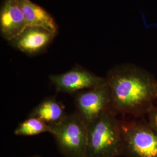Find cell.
Instances as JSON below:
<instances>
[{
  "label": "cell",
  "instance_id": "cell-11",
  "mask_svg": "<svg viewBox=\"0 0 157 157\" xmlns=\"http://www.w3.org/2000/svg\"><path fill=\"white\" fill-rule=\"evenodd\" d=\"M50 132V124L39 118L28 116L26 119L17 126L14 130V134L18 136H32Z\"/></svg>",
  "mask_w": 157,
  "mask_h": 157
},
{
  "label": "cell",
  "instance_id": "cell-13",
  "mask_svg": "<svg viewBox=\"0 0 157 157\" xmlns=\"http://www.w3.org/2000/svg\"><path fill=\"white\" fill-rule=\"evenodd\" d=\"M40 157V156H39V155H34V156H31V157Z\"/></svg>",
  "mask_w": 157,
  "mask_h": 157
},
{
  "label": "cell",
  "instance_id": "cell-2",
  "mask_svg": "<svg viewBox=\"0 0 157 157\" xmlns=\"http://www.w3.org/2000/svg\"><path fill=\"white\" fill-rule=\"evenodd\" d=\"M109 109L87 126L86 157H117L123 155L121 121Z\"/></svg>",
  "mask_w": 157,
  "mask_h": 157
},
{
  "label": "cell",
  "instance_id": "cell-5",
  "mask_svg": "<svg viewBox=\"0 0 157 157\" xmlns=\"http://www.w3.org/2000/svg\"><path fill=\"white\" fill-rule=\"evenodd\" d=\"M76 112L88 126L107 111L111 109L110 92L107 84L75 94Z\"/></svg>",
  "mask_w": 157,
  "mask_h": 157
},
{
  "label": "cell",
  "instance_id": "cell-10",
  "mask_svg": "<svg viewBox=\"0 0 157 157\" xmlns=\"http://www.w3.org/2000/svg\"><path fill=\"white\" fill-rule=\"evenodd\" d=\"M65 107L55 96L45 98L29 113V117H37L50 125L61 121L67 116Z\"/></svg>",
  "mask_w": 157,
  "mask_h": 157
},
{
  "label": "cell",
  "instance_id": "cell-1",
  "mask_svg": "<svg viewBox=\"0 0 157 157\" xmlns=\"http://www.w3.org/2000/svg\"><path fill=\"white\" fill-rule=\"evenodd\" d=\"M111 109L117 115L135 118L148 114L157 99V80L151 73L132 64L111 69L105 77Z\"/></svg>",
  "mask_w": 157,
  "mask_h": 157
},
{
  "label": "cell",
  "instance_id": "cell-4",
  "mask_svg": "<svg viewBox=\"0 0 157 157\" xmlns=\"http://www.w3.org/2000/svg\"><path fill=\"white\" fill-rule=\"evenodd\" d=\"M123 154L128 157H157V131L148 122L121 121Z\"/></svg>",
  "mask_w": 157,
  "mask_h": 157
},
{
  "label": "cell",
  "instance_id": "cell-6",
  "mask_svg": "<svg viewBox=\"0 0 157 157\" xmlns=\"http://www.w3.org/2000/svg\"><path fill=\"white\" fill-rule=\"evenodd\" d=\"M49 79L56 91L69 94L107 84L105 78L98 76L79 65L65 73L50 75Z\"/></svg>",
  "mask_w": 157,
  "mask_h": 157
},
{
  "label": "cell",
  "instance_id": "cell-9",
  "mask_svg": "<svg viewBox=\"0 0 157 157\" xmlns=\"http://www.w3.org/2000/svg\"><path fill=\"white\" fill-rule=\"evenodd\" d=\"M22 10L27 26L40 27L56 33L58 26L54 19L45 10L30 0H17Z\"/></svg>",
  "mask_w": 157,
  "mask_h": 157
},
{
  "label": "cell",
  "instance_id": "cell-7",
  "mask_svg": "<svg viewBox=\"0 0 157 157\" xmlns=\"http://www.w3.org/2000/svg\"><path fill=\"white\" fill-rule=\"evenodd\" d=\"M56 34L43 28L27 26L9 43L13 48L27 56H35L47 50Z\"/></svg>",
  "mask_w": 157,
  "mask_h": 157
},
{
  "label": "cell",
  "instance_id": "cell-3",
  "mask_svg": "<svg viewBox=\"0 0 157 157\" xmlns=\"http://www.w3.org/2000/svg\"><path fill=\"white\" fill-rule=\"evenodd\" d=\"M59 151L65 157H86L87 125L76 112L50 125Z\"/></svg>",
  "mask_w": 157,
  "mask_h": 157
},
{
  "label": "cell",
  "instance_id": "cell-12",
  "mask_svg": "<svg viewBox=\"0 0 157 157\" xmlns=\"http://www.w3.org/2000/svg\"><path fill=\"white\" fill-rule=\"evenodd\" d=\"M148 123L157 131V107H154L148 112Z\"/></svg>",
  "mask_w": 157,
  "mask_h": 157
},
{
  "label": "cell",
  "instance_id": "cell-8",
  "mask_svg": "<svg viewBox=\"0 0 157 157\" xmlns=\"http://www.w3.org/2000/svg\"><path fill=\"white\" fill-rule=\"evenodd\" d=\"M27 27L22 8L17 0H4L0 10V32L10 41Z\"/></svg>",
  "mask_w": 157,
  "mask_h": 157
}]
</instances>
